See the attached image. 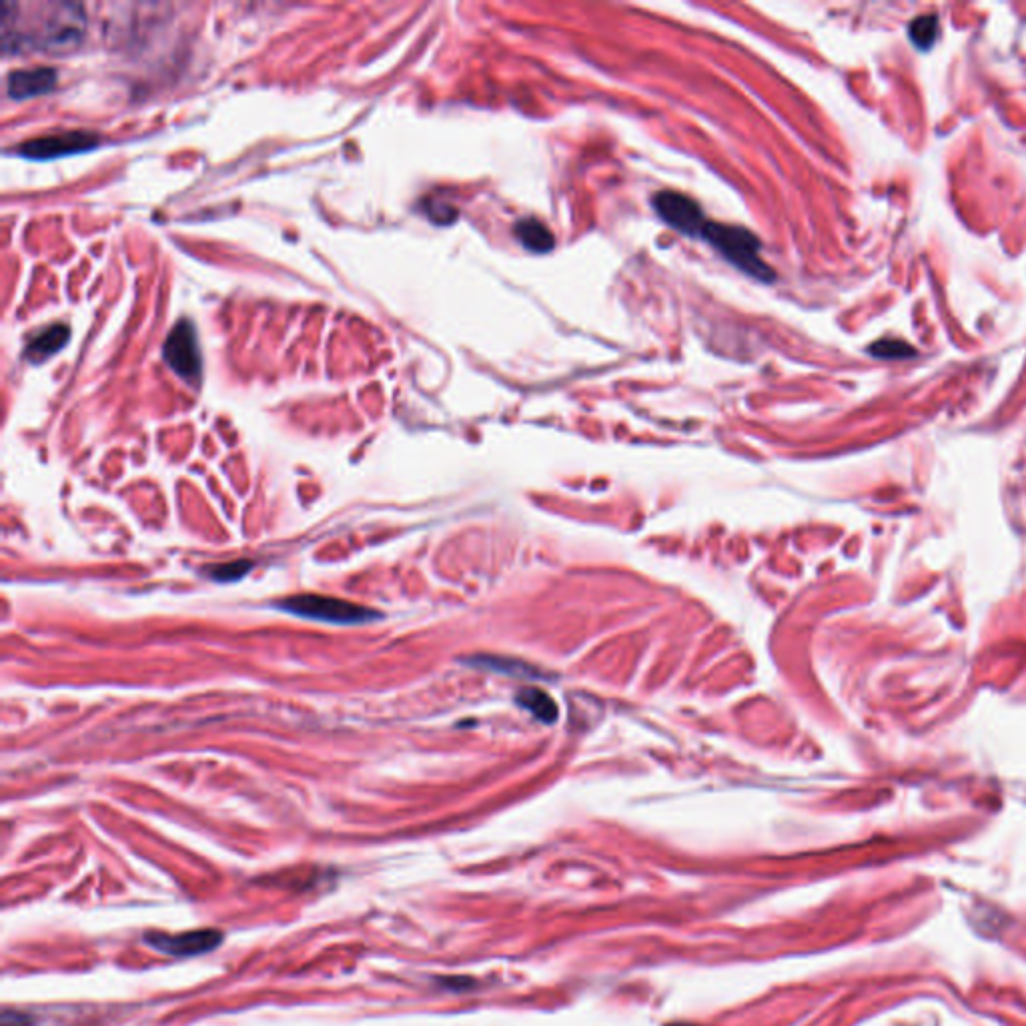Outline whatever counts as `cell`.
I'll return each instance as SVG.
<instances>
[{"instance_id": "7a4b0ae2", "label": "cell", "mask_w": 1026, "mask_h": 1026, "mask_svg": "<svg viewBox=\"0 0 1026 1026\" xmlns=\"http://www.w3.org/2000/svg\"><path fill=\"white\" fill-rule=\"evenodd\" d=\"M702 239H706L712 247H716L734 267L744 271L746 275L758 279V281H774V269L760 257V239L736 225H724L706 221L702 233Z\"/></svg>"}, {"instance_id": "5b68a950", "label": "cell", "mask_w": 1026, "mask_h": 1026, "mask_svg": "<svg viewBox=\"0 0 1026 1026\" xmlns=\"http://www.w3.org/2000/svg\"><path fill=\"white\" fill-rule=\"evenodd\" d=\"M163 357L183 379H195L201 373V351L195 327L189 321L177 323L163 347Z\"/></svg>"}, {"instance_id": "30bf717a", "label": "cell", "mask_w": 1026, "mask_h": 1026, "mask_svg": "<svg viewBox=\"0 0 1026 1026\" xmlns=\"http://www.w3.org/2000/svg\"><path fill=\"white\" fill-rule=\"evenodd\" d=\"M516 235L520 243L532 253H548L554 249L552 231L538 219H524L516 225Z\"/></svg>"}, {"instance_id": "ba28073f", "label": "cell", "mask_w": 1026, "mask_h": 1026, "mask_svg": "<svg viewBox=\"0 0 1026 1026\" xmlns=\"http://www.w3.org/2000/svg\"><path fill=\"white\" fill-rule=\"evenodd\" d=\"M57 83V71L49 67H37V69H21L13 71L9 75V95L13 99H29L43 95L51 91Z\"/></svg>"}, {"instance_id": "52a82bcc", "label": "cell", "mask_w": 1026, "mask_h": 1026, "mask_svg": "<svg viewBox=\"0 0 1026 1026\" xmlns=\"http://www.w3.org/2000/svg\"><path fill=\"white\" fill-rule=\"evenodd\" d=\"M223 940V932L215 928H201L183 934H165V932H149L145 942L159 952L171 956H197L209 950H215Z\"/></svg>"}, {"instance_id": "277c9868", "label": "cell", "mask_w": 1026, "mask_h": 1026, "mask_svg": "<svg viewBox=\"0 0 1026 1026\" xmlns=\"http://www.w3.org/2000/svg\"><path fill=\"white\" fill-rule=\"evenodd\" d=\"M652 205H654L656 213L672 229H676L684 235L698 237L706 225V217H704L700 205L694 199H690L688 195L674 193V191H660L652 199Z\"/></svg>"}, {"instance_id": "7c38bea8", "label": "cell", "mask_w": 1026, "mask_h": 1026, "mask_svg": "<svg viewBox=\"0 0 1026 1026\" xmlns=\"http://www.w3.org/2000/svg\"><path fill=\"white\" fill-rule=\"evenodd\" d=\"M520 704H524L528 710H532L538 718H542L544 722H554L556 720V704L550 700V696L542 690H524L520 694Z\"/></svg>"}, {"instance_id": "5bb4252c", "label": "cell", "mask_w": 1026, "mask_h": 1026, "mask_svg": "<svg viewBox=\"0 0 1026 1026\" xmlns=\"http://www.w3.org/2000/svg\"><path fill=\"white\" fill-rule=\"evenodd\" d=\"M251 570V562L247 560H235V562H229V564H221V566H213L211 568V576L219 582H235L239 578H243L247 572Z\"/></svg>"}, {"instance_id": "9c48e42d", "label": "cell", "mask_w": 1026, "mask_h": 1026, "mask_svg": "<svg viewBox=\"0 0 1026 1026\" xmlns=\"http://www.w3.org/2000/svg\"><path fill=\"white\" fill-rule=\"evenodd\" d=\"M69 339V327L67 325H53L49 329H45L43 333L35 335L27 349H25V355L27 359H31L33 363H41L45 361L47 357H51L53 353H57Z\"/></svg>"}, {"instance_id": "8fae6325", "label": "cell", "mask_w": 1026, "mask_h": 1026, "mask_svg": "<svg viewBox=\"0 0 1026 1026\" xmlns=\"http://www.w3.org/2000/svg\"><path fill=\"white\" fill-rule=\"evenodd\" d=\"M908 33H910L912 43L920 51H926V49H930L934 45V41L938 37V19L934 15H924V17H920V19L910 23Z\"/></svg>"}, {"instance_id": "3957f363", "label": "cell", "mask_w": 1026, "mask_h": 1026, "mask_svg": "<svg viewBox=\"0 0 1026 1026\" xmlns=\"http://www.w3.org/2000/svg\"><path fill=\"white\" fill-rule=\"evenodd\" d=\"M283 610L297 614L307 620H321L331 624H363L373 618H377V612L351 604L345 600L329 598V596H317V594H301L291 596L279 604Z\"/></svg>"}, {"instance_id": "4fadbf2b", "label": "cell", "mask_w": 1026, "mask_h": 1026, "mask_svg": "<svg viewBox=\"0 0 1026 1026\" xmlns=\"http://www.w3.org/2000/svg\"><path fill=\"white\" fill-rule=\"evenodd\" d=\"M870 353L882 359H908L916 355V349L900 339H880L870 345Z\"/></svg>"}, {"instance_id": "8992f818", "label": "cell", "mask_w": 1026, "mask_h": 1026, "mask_svg": "<svg viewBox=\"0 0 1026 1026\" xmlns=\"http://www.w3.org/2000/svg\"><path fill=\"white\" fill-rule=\"evenodd\" d=\"M97 143H99V135H95L91 131H65V133L45 135V137L25 141L19 147V155L37 159V161L57 159V157L89 151V149L97 147Z\"/></svg>"}, {"instance_id": "6da1fadb", "label": "cell", "mask_w": 1026, "mask_h": 1026, "mask_svg": "<svg viewBox=\"0 0 1026 1026\" xmlns=\"http://www.w3.org/2000/svg\"><path fill=\"white\" fill-rule=\"evenodd\" d=\"M85 9L77 3H5L0 43L7 55L65 53L85 35Z\"/></svg>"}]
</instances>
